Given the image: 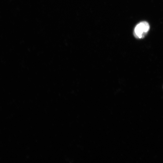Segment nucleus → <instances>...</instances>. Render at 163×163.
I'll return each mask as SVG.
<instances>
[{
    "mask_svg": "<svg viewBox=\"0 0 163 163\" xmlns=\"http://www.w3.org/2000/svg\"><path fill=\"white\" fill-rule=\"evenodd\" d=\"M150 29L148 23L145 21L138 24L135 28L134 34L138 39H141L144 37Z\"/></svg>",
    "mask_w": 163,
    "mask_h": 163,
    "instance_id": "1",
    "label": "nucleus"
}]
</instances>
